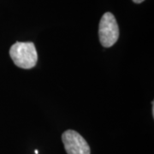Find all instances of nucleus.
Here are the masks:
<instances>
[{"label": "nucleus", "instance_id": "nucleus-1", "mask_svg": "<svg viewBox=\"0 0 154 154\" xmlns=\"http://www.w3.org/2000/svg\"><path fill=\"white\" fill-rule=\"evenodd\" d=\"M10 56L17 67L30 69L35 67L38 54L33 42H16L10 49Z\"/></svg>", "mask_w": 154, "mask_h": 154}, {"label": "nucleus", "instance_id": "nucleus-2", "mask_svg": "<svg viewBox=\"0 0 154 154\" xmlns=\"http://www.w3.org/2000/svg\"><path fill=\"white\" fill-rule=\"evenodd\" d=\"M100 44L104 47H111L119 38V28L112 13L106 12L101 17L99 26Z\"/></svg>", "mask_w": 154, "mask_h": 154}, {"label": "nucleus", "instance_id": "nucleus-3", "mask_svg": "<svg viewBox=\"0 0 154 154\" xmlns=\"http://www.w3.org/2000/svg\"><path fill=\"white\" fill-rule=\"evenodd\" d=\"M62 140L67 154H91L87 140L76 131L68 129L62 134Z\"/></svg>", "mask_w": 154, "mask_h": 154}, {"label": "nucleus", "instance_id": "nucleus-4", "mask_svg": "<svg viewBox=\"0 0 154 154\" xmlns=\"http://www.w3.org/2000/svg\"><path fill=\"white\" fill-rule=\"evenodd\" d=\"M144 1H145V0H133V2L135 3V4H140V3H142Z\"/></svg>", "mask_w": 154, "mask_h": 154}, {"label": "nucleus", "instance_id": "nucleus-5", "mask_svg": "<svg viewBox=\"0 0 154 154\" xmlns=\"http://www.w3.org/2000/svg\"><path fill=\"white\" fill-rule=\"evenodd\" d=\"M35 154H38V150H35Z\"/></svg>", "mask_w": 154, "mask_h": 154}]
</instances>
